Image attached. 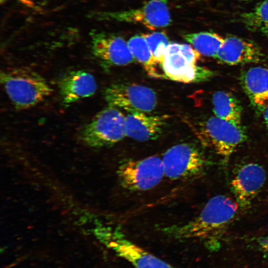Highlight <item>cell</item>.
<instances>
[{
    "instance_id": "cell-1",
    "label": "cell",
    "mask_w": 268,
    "mask_h": 268,
    "mask_svg": "<svg viewBox=\"0 0 268 268\" xmlns=\"http://www.w3.org/2000/svg\"><path fill=\"white\" fill-rule=\"evenodd\" d=\"M239 205L224 195H216L208 200L200 213L186 222L165 226V234L182 239H206L225 228L235 217Z\"/></svg>"
},
{
    "instance_id": "cell-2",
    "label": "cell",
    "mask_w": 268,
    "mask_h": 268,
    "mask_svg": "<svg viewBox=\"0 0 268 268\" xmlns=\"http://www.w3.org/2000/svg\"><path fill=\"white\" fill-rule=\"evenodd\" d=\"M0 80L9 99L17 109L35 106L53 91L42 75L28 68L17 67L2 70Z\"/></svg>"
},
{
    "instance_id": "cell-3",
    "label": "cell",
    "mask_w": 268,
    "mask_h": 268,
    "mask_svg": "<svg viewBox=\"0 0 268 268\" xmlns=\"http://www.w3.org/2000/svg\"><path fill=\"white\" fill-rule=\"evenodd\" d=\"M201 56L189 44L170 43L162 66L165 79L185 83L201 82L210 79L214 76V72L197 65Z\"/></svg>"
},
{
    "instance_id": "cell-4",
    "label": "cell",
    "mask_w": 268,
    "mask_h": 268,
    "mask_svg": "<svg viewBox=\"0 0 268 268\" xmlns=\"http://www.w3.org/2000/svg\"><path fill=\"white\" fill-rule=\"evenodd\" d=\"M199 138L210 146L226 162L237 147L247 138L241 125L212 116L194 128Z\"/></svg>"
},
{
    "instance_id": "cell-5",
    "label": "cell",
    "mask_w": 268,
    "mask_h": 268,
    "mask_svg": "<svg viewBox=\"0 0 268 268\" xmlns=\"http://www.w3.org/2000/svg\"><path fill=\"white\" fill-rule=\"evenodd\" d=\"M117 174L122 187L134 192L150 190L165 176L162 158L157 155L124 160L118 166Z\"/></svg>"
},
{
    "instance_id": "cell-6",
    "label": "cell",
    "mask_w": 268,
    "mask_h": 268,
    "mask_svg": "<svg viewBox=\"0 0 268 268\" xmlns=\"http://www.w3.org/2000/svg\"><path fill=\"white\" fill-rule=\"evenodd\" d=\"M165 177L174 181H188L204 172L208 162L191 143H181L168 149L162 157Z\"/></svg>"
},
{
    "instance_id": "cell-7",
    "label": "cell",
    "mask_w": 268,
    "mask_h": 268,
    "mask_svg": "<svg viewBox=\"0 0 268 268\" xmlns=\"http://www.w3.org/2000/svg\"><path fill=\"white\" fill-rule=\"evenodd\" d=\"M125 117L119 109L109 106L98 112L83 128L80 138L93 147L114 145L126 136Z\"/></svg>"
},
{
    "instance_id": "cell-8",
    "label": "cell",
    "mask_w": 268,
    "mask_h": 268,
    "mask_svg": "<svg viewBox=\"0 0 268 268\" xmlns=\"http://www.w3.org/2000/svg\"><path fill=\"white\" fill-rule=\"evenodd\" d=\"M100 238L107 247L134 268H178L132 241L119 226L101 229Z\"/></svg>"
},
{
    "instance_id": "cell-9",
    "label": "cell",
    "mask_w": 268,
    "mask_h": 268,
    "mask_svg": "<svg viewBox=\"0 0 268 268\" xmlns=\"http://www.w3.org/2000/svg\"><path fill=\"white\" fill-rule=\"evenodd\" d=\"M92 16L99 20L139 24L152 30L166 27L172 22L168 0H150L138 8L98 12Z\"/></svg>"
},
{
    "instance_id": "cell-10",
    "label": "cell",
    "mask_w": 268,
    "mask_h": 268,
    "mask_svg": "<svg viewBox=\"0 0 268 268\" xmlns=\"http://www.w3.org/2000/svg\"><path fill=\"white\" fill-rule=\"evenodd\" d=\"M103 96L109 106L129 113H148L157 105L156 94L152 89L135 83L112 84L104 90Z\"/></svg>"
},
{
    "instance_id": "cell-11",
    "label": "cell",
    "mask_w": 268,
    "mask_h": 268,
    "mask_svg": "<svg viewBox=\"0 0 268 268\" xmlns=\"http://www.w3.org/2000/svg\"><path fill=\"white\" fill-rule=\"evenodd\" d=\"M91 37L92 52L103 64L121 66L134 61L128 43L122 37L104 32H92Z\"/></svg>"
},
{
    "instance_id": "cell-12",
    "label": "cell",
    "mask_w": 268,
    "mask_h": 268,
    "mask_svg": "<svg viewBox=\"0 0 268 268\" xmlns=\"http://www.w3.org/2000/svg\"><path fill=\"white\" fill-rule=\"evenodd\" d=\"M216 59L221 63L239 65L268 62V54L254 42L230 36L224 38Z\"/></svg>"
},
{
    "instance_id": "cell-13",
    "label": "cell",
    "mask_w": 268,
    "mask_h": 268,
    "mask_svg": "<svg viewBox=\"0 0 268 268\" xmlns=\"http://www.w3.org/2000/svg\"><path fill=\"white\" fill-rule=\"evenodd\" d=\"M266 179L264 169L259 164L249 163L237 171L231 183L232 191L239 206H249Z\"/></svg>"
},
{
    "instance_id": "cell-14",
    "label": "cell",
    "mask_w": 268,
    "mask_h": 268,
    "mask_svg": "<svg viewBox=\"0 0 268 268\" xmlns=\"http://www.w3.org/2000/svg\"><path fill=\"white\" fill-rule=\"evenodd\" d=\"M167 119L164 115L129 113L125 117L126 136L141 142L156 139L162 134Z\"/></svg>"
},
{
    "instance_id": "cell-15",
    "label": "cell",
    "mask_w": 268,
    "mask_h": 268,
    "mask_svg": "<svg viewBox=\"0 0 268 268\" xmlns=\"http://www.w3.org/2000/svg\"><path fill=\"white\" fill-rule=\"evenodd\" d=\"M63 102L69 104L92 96L97 89L92 74L83 70L71 71L64 75L58 83Z\"/></svg>"
},
{
    "instance_id": "cell-16",
    "label": "cell",
    "mask_w": 268,
    "mask_h": 268,
    "mask_svg": "<svg viewBox=\"0 0 268 268\" xmlns=\"http://www.w3.org/2000/svg\"><path fill=\"white\" fill-rule=\"evenodd\" d=\"M239 81L252 106L263 112L268 103V68L252 67L241 72Z\"/></svg>"
},
{
    "instance_id": "cell-17",
    "label": "cell",
    "mask_w": 268,
    "mask_h": 268,
    "mask_svg": "<svg viewBox=\"0 0 268 268\" xmlns=\"http://www.w3.org/2000/svg\"><path fill=\"white\" fill-rule=\"evenodd\" d=\"M127 43L134 59L142 65L148 75L156 78H165L161 67L154 59L142 34L132 36Z\"/></svg>"
},
{
    "instance_id": "cell-18",
    "label": "cell",
    "mask_w": 268,
    "mask_h": 268,
    "mask_svg": "<svg viewBox=\"0 0 268 268\" xmlns=\"http://www.w3.org/2000/svg\"><path fill=\"white\" fill-rule=\"evenodd\" d=\"M213 112L215 116L237 125H241L242 106L231 92L217 91L212 97Z\"/></svg>"
},
{
    "instance_id": "cell-19",
    "label": "cell",
    "mask_w": 268,
    "mask_h": 268,
    "mask_svg": "<svg viewBox=\"0 0 268 268\" xmlns=\"http://www.w3.org/2000/svg\"><path fill=\"white\" fill-rule=\"evenodd\" d=\"M183 38L199 53L216 58L224 38L214 32L203 31L182 35Z\"/></svg>"
},
{
    "instance_id": "cell-20",
    "label": "cell",
    "mask_w": 268,
    "mask_h": 268,
    "mask_svg": "<svg viewBox=\"0 0 268 268\" xmlns=\"http://www.w3.org/2000/svg\"><path fill=\"white\" fill-rule=\"evenodd\" d=\"M242 24L249 30L268 36V0H263L249 11L240 16Z\"/></svg>"
},
{
    "instance_id": "cell-21",
    "label": "cell",
    "mask_w": 268,
    "mask_h": 268,
    "mask_svg": "<svg viewBox=\"0 0 268 268\" xmlns=\"http://www.w3.org/2000/svg\"><path fill=\"white\" fill-rule=\"evenodd\" d=\"M142 35L146 41L154 59L162 68L165 54L170 43L167 35L163 32H154L148 34H143Z\"/></svg>"
},
{
    "instance_id": "cell-22",
    "label": "cell",
    "mask_w": 268,
    "mask_h": 268,
    "mask_svg": "<svg viewBox=\"0 0 268 268\" xmlns=\"http://www.w3.org/2000/svg\"><path fill=\"white\" fill-rule=\"evenodd\" d=\"M263 113L264 123L267 128L268 129V103L264 108Z\"/></svg>"
},
{
    "instance_id": "cell-23",
    "label": "cell",
    "mask_w": 268,
    "mask_h": 268,
    "mask_svg": "<svg viewBox=\"0 0 268 268\" xmlns=\"http://www.w3.org/2000/svg\"><path fill=\"white\" fill-rule=\"evenodd\" d=\"M262 247L264 251L268 255V238L263 243Z\"/></svg>"
},
{
    "instance_id": "cell-24",
    "label": "cell",
    "mask_w": 268,
    "mask_h": 268,
    "mask_svg": "<svg viewBox=\"0 0 268 268\" xmlns=\"http://www.w3.org/2000/svg\"><path fill=\"white\" fill-rule=\"evenodd\" d=\"M16 0L19 1L20 2H22L25 4H28V2L30 1L31 0Z\"/></svg>"
},
{
    "instance_id": "cell-25",
    "label": "cell",
    "mask_w": 268,
    "mask_h": 268,
    "mask_svg": "<svg viewBox=\"0 0 268 268\" xmlns=\"http://www.w3.org/2000/svg\"><path fill=\"white\" fill-rule=\"evenodd\" d=\"M245 0V1H246V0Z\"/></svg>"
}]
</instances>
